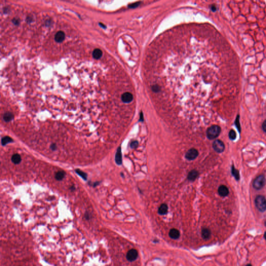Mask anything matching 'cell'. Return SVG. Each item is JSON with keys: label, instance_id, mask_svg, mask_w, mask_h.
Listing matches in <instances>:
<instances>
[{"label": "cell", "instance_id": "cell-4", "mask_svg": "<svg viewBox=\"0 0 266 266\" xmlns=\"http://www.w3.org/2000/svg\"><path fill=\"white\" fill-rule=\"evenodd\" d=\"M266 182L265 178L263 175L258 176L254 181L253 187L257 190H260L265 185Z\"/></svg>", "mask_w": 266, "mask_h": 266}, {"label": "cell", "instance_id": "cell-24", "mask_svg": "<svg viewBox=\"0 0 266 266\" xmlns=\"http://www.w3.org/2000/svg\"><path fill=\"white\" fill-rule=\"evenodd\" d=\"M12 22L16 25H18L20 23V21H19V20L17 19V18H14V19L12 20Z\"/></svg>", "mask_w": 266, "mask_h": 266}, {"label": "cell", "instance_id": "cell-10", "mask_svg": "<svg viewBox=\"0 0 266 266\" xmlns=\"http://www.w3.org/2000/svg\"><path fill=\"white\" fill-rule=\"evenodd\" d=\"M219 194L221 196H226L229 194V190L228 188L223 185H220L218 190Z\"/></svg>", "mask_w": 266, "mask_h": 266}, {"label": "cell", "instance_id": "cell-17", "mask_svg": "<svg viewBox=\"0 0 266 266\" xmlns=\"http://www.w3.org/2000/svg\"><path fill=\"white\" fill-rule=\"evenodd\" d=\"M12 141H13L12 139L9 136L3 137L1 139V143H2V145H5L7 143L12 142Z\"/></svg>", "mask_w": 266, "mask_h": 266}, {"label": "cell", "instance_id": "cell-29", "mask_svg": "<svg viewBox=\"0 0 266 266\" xmlns=\"http://www.w3.org/2000/svg\"><path fill=\"white\" fill-rule=\"evenodd\" d=\"M246 266H252V265L250 264H247Z\"/></svg>", "mask_w": 266, "mask_h": 266}, {"label": "cell", "instance_id": "cell-19", "mask_svg": "<svg viewBox=\"0 0 266 266\" xmlns=\"http://www.w3.org/2000/svg\"><path fill=\"white\" fill-rule=\"evenodd\" d=\"M75 171L76 172V173L77 175H78L79 176H81L83 179H84L85 180H87V174L85 172L83 171L82 170H81L79 169H76L75 170Z\"/></svg>", "mask_w": 266, "mask_h": 266}, {"label": "cell", "instance_id": "cell-13", "mask_svg": "<svg viewBox=\"0 0 266 266\" xmlns=\"http://www.w3.org/2000/svg\"><path fill=\"white\" fill-rule=\"evenodd\" d=\"M102 56V51L99 48L95 49L92 52V57L95 59H100Z\"/></svg>", "mask_w": 266, "mask_h": 266}, {"label": "cell", "instance_id": "cell-22", "mask_svg": "<svg viewBox=\"0 0 266 266\" xmlns=\"http://www.w3.org/2000/svg\"><path fill=\"white\" fill-rule=\"evenodd\" d=\"M138 144H139L138 142L137 141L135 140V141H132L131 142V143H130V147L131 148H132V149H135V148H136L138 146Z\"/></svg>", "mask_w": 266, "mask_h": 266}, {"label": "cell", "instance_id": "cell-26", "mask_svg": "<svg viewBox=\"0 0 266 266\" xmlns=\"http://www.w3.org/2000/svg\"><path fill=\"white\" fill-rule=\"evenodd\" d=\"M99 183H100V182H99V181H96L95 182H94V183H93V184H92V185H93V187H97L98 185H99Z\"/></svg>", "mask_w": 266, "mask_h": 266}, {"label": "cell", "instance_id": "cell-11", "mask_svg": "<svg viewBox=\"0 0 266 266\" xmlns=\"http://www.w3.org/2000/svg\"><path fill=\"white\" fill-rule=\"evenodd\" d=\"M198 176V172L196 170H192L188 175V179L190 181H194Z\"/></svg>", "mask_w": 266, "mask_h": 266}, {"label": "cell", "instance_id": "cell-28", "mask_svg": "<svg viewBox=\"0 0 266 266\" xmlns=\"http://www.w3.org/2000/svg\"><path fill=\"white\" fill-rule=\"evenodd\" d=\"M264 238L266 240V231L265 232V233H264Z\"/></svg>", "mask_w": 266, "mask_h": 266}, {"label": "cell", "instance_id": "cell-20", "mask_svg": "<svg viewBox=\"0 0 266 266\" xmlns=\"http://www.w3.org/2000/svg\"><path fill=\"white\" fill-rule=\"evenodd\" d=\"M229 136L230 139L234 140L236 137V134L234 130H231L229 133Z\"/></svg>", "mask_w": 266, "mask_h": 266}, {"label": "cell", "instance_id": "cell-9", "mask_svg": "<svg viewBox=\"0 0 266 266\" xmlns=\"http://www.w3.org/2000/svg\"><path fill=\"white\" fill-rule=\"evenodd\" d=\"M64 38L65 33L62 31H59L57 32L55 35V40L57 43H61L63 42Z\"/></svg>", "mask_w": 266, "mask_h": 266}, {"label": "cell", "instance_id": "cell-6", "mask_svg": "<svg viewBox=\"0 0 266 266\" xmlns=\"http://www.w3.org/2000/svg\"><path fill=\"white\" fill-rule=\"evenodd\" d=\"M212 147L215 151L218 153H221L224 150V143L220 140H215L212 144Z\"/></svg>", "mask_w": 266, "mask_h": 266}, {"label": "cell", "instance_id": "cell-25", "mask_svg": "<svg viewBox=\"0 0 266 266\" xmlns=\"http://www.w3.org/2000/svg\"><path fill=\"white\" fill-rule=\"evenodd\" d=\"M262 129L265 132H266V119L263 122V123L262 125Z\"/></svg>", "mask_w": 266, "mask_h": 266}, {"label": "cell", "instance_id": "cell-15", "mask_svg": "<svg viewBox=\"0 0 266 266\" xmlns=\"http://www.w3.org/2000/svg\"><path fill=\"white\" fill-rule=\"evenodd\" d=\"M21 160V156L19 154L16 153L12 155L11 157V161L15 164H18L20 163Z\"/></svg>", "mask_w": 266, "mask_h": 266}, {"label": "cell", "instance_id": "cell-1", "mask_svg": "<svg viewBox=\"0 0 266 266\" xmlns=\"http://www.w3.org/2000/svg\"><path fill=\"white\" fill-rule=\"evenodd\" d=\"M207 25L176 26L150 45L144 75L151 98L162 104L200 108L215 94L217 56Z\"/></svg>", "mask_w": 266, "mask_h": 266}, {"label": "cell", "instance_id": "cell-21", "mask_svg": "<svg viewBox=\"0 0 266 266\" xmlns=\"http://www.w3.org/2000/svg\"><path fill=\"white\" fill-rule=\"evenodd\" d=\"M235 124L237 128L238 129V131L240 132L241 131V126H240V122H239V115H237L236 118V119L235 121Z\"/></svg>", "mask_w": 266, "mask_h": 266}, {"label": "cell", "instance_id": "cell-30", "mask_svg": "<svg viewBox=\"0 0 266 266\" xmlns=\"http://www.w3.org/2000/svg\"><path fill=\"white\" fill-rule=\"evenodd\" d=\"M264 225H265V226L266 227V220H265V222H264Z\"/></svg>", "mask_w": 266, "mask_h": 266}, {"label": "cell", "instance_id": "cell-27", "mask_svg": "<svg viewBox=\"0 0 266 266\" xmlns=\"http://www.w3.org/2000/svg\"><path fill=\"white\" fill-rule=\"evenodd\" d=\"M70 189V190H72V191H74V190H75V187H74V186L71 187Z\"/></svg>", "mask_w": 266, "mask_h": 266}, {"label": "cell", "instance_id": "cell-12", "mask_svg": "<svg viewBox=\"0 0 266 266\" xmlns=\"http://www.w3.org/2000/svg\"><path fill=\"white\" fill-rule=\"evenodd\" d=\"M168 212V206L166 204H161L158 209V213L160 215H166Z\"/></svg>", "mask_w": 266, "mask_h": 266}, {"label": "cell", "instance_id": "cell-23", "mask_svg": "<svg viewBox=\"0 0 266 266\" xmlns=\"http://www.w3.org/2000/svg\"><path fill=\"white\" fill-rule=\"evenodd\" d=\"M50 149H51L52 151H55V150L57 149V145H56L55 143H52V144L50 145Z\"/></svg>", "mask_w": 266, "mask_h": 266}, {"label": "cell", "instance_id": "cell-3", "mask_svg": "<svg viewBox=\"0 0 266 266\" xmlns=\"http://www.w3.org/2000/svg\"><path fill=\"white\" fill-rule=\"evenodd\" d=\"M255 203L257 209L261 212H263L266 210V200L264 196L258 195L256 197Z\"/></svg>", "mask_w": 266, "mask_h": 266}, {"label": "cell", "instance_id": "cell-7", "mask_svg": "<svg viewBox=\"0 0 266 266\" xmlns=\"http://www.w3.org/2000/svg\"><path fill=\"white\" fill-rule=\"evenodd\" d=\"M198 155V151L194 148H191L187 152L185 155V157L187 159L191 161L195 159L197 157Z\"/></svg>", "mask_w": 266, "mask_h": 266}, {"label": "cell", "instance_id": "cell-2", "mask_svg": "<svg viewBox=\"0 0 266 266\" xmlns=\"http://www.w3.org/2000/svg\"><path fill=\"white\" fill-rule=\"evenodd\" d=\"M220 131L221 128L219 126L212 125L207 129L206 131L207 137L210 140L215 139L219 135Z\"/></svg>", "mask_w": 266, "mask_h": 266}, {"label": "cell", "instance_id": "cell-18", "mask_svg": "<svg viewBox=\"0 0 266 266\" xmlns=\"http://www.w3.org/2000/svg\"><path fill=\"white\" fill-rule=\"evenodd\" d=\"M231 172H232V175L236 179V180H239V179H240V174H239V172H238V171L237 169H236L234 168V166L233 165L232 166Z\"/></svg>", "mask_w": 266, "mask_h": 266}, {"label": "cell", "instance_id": "cell-8", "mask_svg": "<svg viewBox=\"0 0 266 266\" xmlns=\"http://www.w3.org/2000/svg\"><path fill=\"white\" fill-rule=\"evenodd\" d=\"M115 161L116 163L118 165H120L122 164V155L121 148L120 147H119L117 149L115 156Z\"/></svg>", "mask_w": 266, "mask_h": 266}, {"label": "cell", "instance_id": "cell-16", "mask_svg": "<svg viewBox=\"0 0 266 266\" xmlns=\"http://www.w3.org/2000/svg\"><path fill=\"white\" fill-rule=\"evenodd\" d=\"M65 175V172L64 171L60 170V171H57L56 173L55 178L57 180L60 181L64 178Z\"/></svg>", "mask_w": 266, "mask_h": 266}, {"label": "cell", "instance_id": "cell-5", "mask_svg": "<svg viewBox=\"0 0 266 266\" xmlns=\"http://www.w3.org/2000/svg\"><path fill=\"white\" fill-rule=\"evenodd\" d=\"M127 258L129 261L135 262L138 258V252L137 250L133 248L129 249L127 252Z\"/></svg>", "mask_w": 266, "mask_h": 266}, {"label": "cell", "instance_id": "cell-14", "mask_svg": "<svg viewBox=\"0 0 266 266\" xmlns=\"http://www.w3.org/2000/svg\"><path fill=\"white\" fill-rule=\"evenodd\" d=\"M14 118V114L10 112H7L3 115V119L6 122H8Z\"/></svg>", "mask_w": 266, "mask_h": 266}]
</instances>
